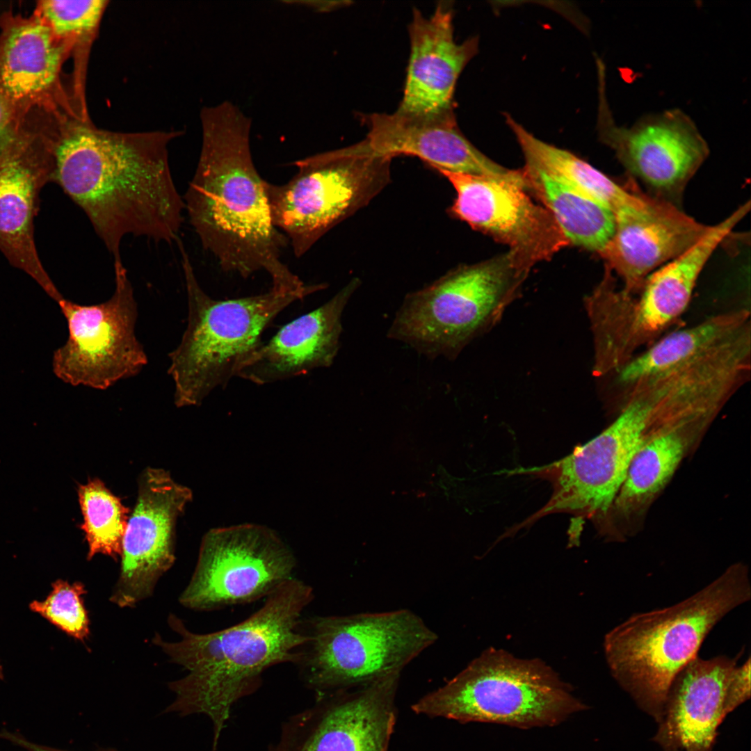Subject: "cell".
<instances>
[{
	"mask_svg": "<svg viewBox=\"0 0 751 751\" xmlns=\"http://www.w3.org/2000/svg\"><path fill=\"white\" fill-rule=\"evenodd\" d=\"M45 138L51 179L86 214L113 259L128 235L179 239L185 205L170 171L168 147L178 131L122 132L90 118L52 117Z\"/></svg>",
	"mask_w": 751,
	"mask_h": 751,
	"instance_id": "6da1fadb",
	"label": "cell"
},
{
	"mask_svg": "<svg viewBox=\"0 0 751 751\" xmlns=\"http://www.w3.org/2000/svg\"><path fill=\"white\" fill-rule=\"evenodd\" d=\"M202 147L183 199L189 222L220 268L244 278L258 271L272 289L307 290L309 284L281 259L286 244L274 226L250 150L251 120L225 101L200 111Z\"/></svg>",
	"mask_w": 751,
	"mask_h": 751,
	"instance_id": "7a4b0ae2",
	"label": "cell"
},
{
	"mask_svg": "<svg viewBox=\"0 0 751 751\" xmlns=\"http://www.w3.org/2000/svg\"><path fill=\"white\" fill-rule=\"evenodd\" d=\"M314 597L312 587L293 577L244 620L207 633L189 631L171 614L168 624L180 640L167 642L155 634L152 643L187 674L168 684L175 696L163 712L208 718L216 751L233 706L261 687L268 669L297 661L306 641L303 613Z\"/></svg>",
	"mask_w": 751,
	"mask_h": 751,
	"instance_id": "3957f363",
	"label": "cell"
},
{
	"mask_svg": "<svg viewBox=\"0 0 751 751\" xmlns=\"http://www.w3.org/2000/svg\"><path fill=\"white\" fill-rule=\"evenodd\" d=\"M750 598L748 569L737 563L675 605L633 614L604 637V652L612 676L658 722L676 676L697 656L718 622Z\"/></svg>",
	"mask_w": 751,
	"mask_h": 751,
	"instance_id": "277c9868",
	"label": "cell"
},
{
	"mask_svg": "<svg viewBox=\"0 0 751 751\" xmlns=\"http://www.w3.org/2000/svg\"><path fill=\"white\" fill-rule=\"evenodd\" d=\"M184 276L187 326L168 356V374L177 407L198 405L216 388L227 385L262 344L268 325L292 303L319 291H268L217 300L200 285L189 256L179 242Z\"/></svg>",
	"mask_w": 751,
	"mask_h": 751,
	"instance_id": "5b68a950",
	"label": "cell"
},
{
	"mask_svg": "<svg viewBox=\"0 0 751 751\" xmlns=\"http://www.w3.org/2000/svg\"><path fill=\"white\" fill-rule=\"evenodd\" d=\"M586 706L544 662L489 648L412 704L417 714L522 729L556 725Z\"/></svg>",
	"mask_w": 751,
	"mask_h": 751,
	"instance_id": "8992f818",
	"label": "cell"
},
{
	"mask_svg": "<svg viewBox=\"0 0 751 751\" xmlns=\"http://www.w3.org/2000/svg\"><path fill=\"white\" fill-rule=\"evenodd\" d=\"M306 641L295 663L316 694L354 688L401 672L437 634L412 611L398 609L302 618Z\"/></svg>",
	"mask_w": 751,
	"mask_h": 751,
	"instance_id": "52a82bcc",
	"label": "cell"
},
{
	"mask_svg": "<svg viewBox=\"0 0 751 751\" xmlns=\"http://www.w3.org/2000/svg\"><path fill=\"white\" fill-rule=\"evenodd\" d=\"M526 277L508 252L452 269L405 296L387 337L428 358L453 360L501 319Z\"/></svg>",
	"mask_w": 751,
	"mask_h": 751,
	"instance_id": "ba28073f",
	"label": "cell"
},
{
	"mask_svg": "<svg viewBox=\"0 0 751 751\" xmlns=\"http://www.w3.org/2000/svg\"><path fill=\"white\" fill-rule=\"evenodd\" d=\"M391 159L375 152L364 138L296 161V174L284 184L265 181L273 223L289 239L296 257L384 189Z\"/></svg>",
	"mask_w": 751,
	"mask_h": 751,
	"instance_id": "9c48e42d",
	"label": "cell"
},
{
	"mask_svg": "<svg viewBox=\"0 0 751 751\" xmlns=\"http://www.w3.org/2000/svg\"><path fill=\"white\" fill-rule=\"evenodd\" d=\"M704 262L688 251L661 266L635 294L617 288L606 270L585 301L594 341L592 373L616 374L643 346L655 339L686 309Z\"/></svg>",
	"mask_w": 751,
	"mask_h": 751,
	"instance_id": "30bf717a",
	"label": "cell"
},
{
	"mask_svg": "<svg viewBox=\"0 0 751 751\" xmlns=\"http://www.w3.org/2000/svg\"><path fill=\"white\" fill-rule=\"evenodd\" d=\"M627 398L622 410L609 426L567 456L544 466L510 472L548 479L554 489L547 503L517 526V530L553 513L566 512L583 519L608 510L649 431L645 403L631 392Z\"/></svg>",
	"mask_w": 751,
	"mask_h": 751,
	"instance_id": "8fae6325",
	"label": "cell"
},
{
	"mask_svg": "<svg viewBox=\"0 0 751 751\" xmlns=\"http://www.w3.org/2000/svg\"><path fill=\"white\" fill-rule=\"evenodd\" d=\"M115 291L107 300L79 305L62 296L56 302L69 336L53 357L56 376L73 386L106 389L137 375L147 363L136 335L137 303L124 265L114 266Z\"/></svg>",
	"mask_w": 751,
	"mask_h": 751,
	"instance_id": "7c38bea8",
	"label": "cell"
},
{
	"mask_svg": "<svg viewBox=\"0 0 751 751\" xmlns=\"http://www.w3.org/2000/svg\"><path fill=\"white\" fill-rule=\"evenodd\" d=\"M296 560L270 530L243 525L209 531L202 538L180 604L214 611L266 599L295 577Z\"/></svg>",
	"mask_w": 751,
	"mask_h": 751,
	"instance_id": "4fadbf2b",
	"label": "cell"
},
{
	"mask_svg": "<svg viewBox=\"0 0 751 751\" xmlns=\"http://www.w3.org/2000/svg\"><path fill=\"white\" fill-rule=\"evenodd\" d=\"M598 74L600 140L651 196L679 207L686 185L709 155L706 140L679 109L642 117L629 128L617 126L606 101L605 74Z\"/></svg>",
	"mask_w": 751,
	"mask_h": 751,
	"instance_id": "5bb4252c",
	"label": "cell"
},
{
	"mask_svg": "<svg viewBox=\"0 0 751 751\" xmlns=\"http://www.w3.org/2000/svg\"><path fill=\"white\" fill-rule=\"evenodd\" d=\"M401 672L348 690L316 694L288 718L268 751H388Z\"/></svg>",
	"mask_w": 751,
	"mask_h": 751,
	"instance_id": "9a60e30c",
	"label": "cell"
},
{
	"mask_svg": "<svg viewBox=\"0 0 751 751\" xmlns=\"http://www.w3.org/2000/svg\"><path fill=\"white\" fill-rule=\"evenodd\" d=\"M456 197L449 212L473 229L507 245L514 266L527 275L569 244L549 211L535 204L527 188L510 181L437 170Z\"/></svg>",
	"mask_w": 751,
	"mask_h": 751,
	"instance_id": "2e32d148",
	"label": "cell"
},
{
	"mask_svg": "<svg viewBox=\"0 0 751 751\" xmlns=\"http://www.w3.org/2000/svg\"><path fill=\"white\" fill-rule=\"evenodd\" d=\"M192 499L191 490L169 472L148 467L140 474L137 501L122 541L120 570L110 601L134 607L152 595L173 565L177 517Z\"/></svg>",
	"mask_w": 751,
	"mask_h": 751,
	"instance_id": "e0dca14e",
	"label": "cell"
},
{
	"mask_svg": "<svg viewBox=\"0 0 751 751\" xmlns=\"http://www.w3.org/2000/svg\"><path fill=\"white\" fill-rule=\"evenodd\" d=\"M614 216V234L599 255L628 294L636 293L652 273L693 247L710 227L646 193Z\"/></svg>",
	"mask_w": 751,
	"mask_h": 751,
	"instance_id": "ac0fdd59",
	"label": "cell"
},
{
	"mask_svg": "<svg viewBox=\"0 0 751 751\" xmlns=\"http://www.w3.org/2000/svg\"><path fill=\"white\" fill-rule=\"evenodd\" d=\"M74 49L36 15L7 16L0 34V92L19 120L42 106L49 113L79 115L61 82L64 63Z\"/></svg>",
	"mask_w": 751,
	"mask_h": 751,
	"instance_id": "d6986e66",
	"label": "cell"
},
{
	"mask_svg": "<svg viewBox=\"0 0 751 751\" xmlns=\"http://www.w3.org/2000/svg\"><path fill=\"white\" fill-rule=\"evenodd\" d=\"M408 33L410 56L396 111L419 117L455 114L457 81L476 54L478 40L455 41L453 10L446 2H439L430 17L414 8Z\"/></svg>",
	"mask_w": 751,
	"mask_h": 751,
	"instance_id": "ffe728a7",
	"label": "cell"
},
{
	"mask_svg": "<svg viewBox=\"0 0 751 751\" xmlns=\"http://www.w3.org/2000/svg\"><path fill=\"white\" fill-rule=\"evenodd\" d=\"M366 140L376 153L419 158L430 167L525 184L522 170L506 168L480 152L460 130L455 114L419 117L402 113L361 114Z\"/></svg>",
	"mask_w": 751,
	"mask_h": 751,
	"instance_id": "44dd1931",
	"label": "cell"
},
{
	"mask_svg": "<svg viewBox=\"0 0 751 751\" xmlns=\"http://www.w3.org/2000/svg\"><path fill=\"white\" fill-rule=\"evenodd\" d=\"M360 285L353 278L323 305L284 325L262 342L236 377L264 385L330 366L340 348L344 310Z\"/></svg>",
	"mask_w": 751,
	"mask_h": 751,
	"instance_id": "7402d4cb",
	"label": "cell"
},
{
	"mask_svg": "<svg viewBox=\"0 0 751 751\" xmlns=\"http://www.w3.org/2000/svg\"><path fill=\"white\" fill-rule=\"evenodd\" d=\"M739 656H697L678 673L654 737L663 751H711L726 717V689Z\"/></svg>",
	"mask_w": 751,
	"mask_h": 751,
	"instance_id": "603a6c76",
	"label": "cell"
},
{
	"mask_svg": "<svg viewBox=\"0 0 751 751\" xmlns=\"http://www.w3.org/2000/svg\"><path fill=\"white\" fill-rule=\"evenodd\" d=\"M25 133L0 155V250L56 300L60 294L36 251L33 218L39 190L50 179L47 151Z\"/></svg>",
	"mask_w": 751,
	"mask_h": 751,
	"instance_id": "cb8c5ba5",
	"label": "cell"
},
{
	"mask_svg": "<svg viewBox=\"0 0 751 751\" xmlns=\"http://www.w3.org/2000/svg\"><path fill=\"white\" fill-rule=\"evenodd\" d=\"M528 189L551 213L569 243L599 254L615 231V216L606 206L541 168L526 162Z\"/></svg>",
	"mask_w": 751,
	"mask_h": 751,
	"instance_id": "d4e9b609",
	"label": "cell"
},
{
	"mask_svg": "<svg viewBox=\"0 0 751 751\" xmlns=\"http://www.w3.org/2000/svg\"><path fill=\"white\" fill-rule=\"evenodd\" d=\"M750 323V312L743 307L721 312L691 327L672 332L656 340L645 352L634 356L616 374L617 382L628 387L713 348Z\"/></svg>",
	"mask_w": 751,
	"mask_h": 751,
	"instance_id": "484cf974",
	"label": "cell"
},
{
	"mask_svg": "<svg viewBox=\"0 0 751 751\" xmlns=\"http://www.w3.org/2000/svg\"><path fill=\"white\" fill-rule=\"evenodd\" d=\"M506 123L526 162L558 177L606 206L615 214L634 204L641 191L633 183L620 185L572 153L544 142L509 115Z\"/></svg>",
	"mask_w": 751,
	"mask_h": 751,
	"instance_id": "4316f807",
	"label": "cell"
},
{
	"mask_svg": "<svg viewBox=\"0 0 751 751\" xmlns=\"http://www.w3.org/2000/svg\"><path fill=\"white\" fill-rule=\"evenodd\" d=\"M685 432L660 430L643 443L614 501L620 512L629 513L643 506L665 485L684 455Z\"/></svg>",
	"mask_w": 751,
	"mask_h": 751,
	"instance_id": "83f0119b",
	"label": "cell"
},
{
	"mask_svg": "<svg viewBox=\"0 0 751 751\" xmlns=\"http://www.w3.org/2000/svg\"><path fill=\"white\" fill-rule=\"evenodd\" d=\"M77 494L83 517L79 528L88 545L87 559L102 554L116 560L121 555L129 509L97 478L79 484Z\"/></svg>",
	"mask_w": 751,
	"mask_h": 751,
	"instance_id": "f1b7e54d",
	"label": "cell"
},
{
	"mask_svg": "<svg viewBox=\"0 0 751 751\" xmlns=\"http://www.w3.org/2000/svg\"><path fill=\"white\" fill-rule=\"evenodd\" d=\"M108 3L107 0L42 1L35 15L57 38L70 45L77 58L88 60Z\"/></svg>",
	"mask_w": 751,
	"mask_h": 751,
	"instance_id": "f546056e",
	"label": "cell"
},
{
	"mask_svg": "<svg viewBox=\"0 0 751 751\" xmlns=\"http://www.w3.org/2000/svg\"><path fill=\"white\" fill-rule=\"evenodd\" d=\"M86 593L81 582L70 583L58 579L52 583L47 597L42 601H33L29 608L68 636L83 642L90 633V620L83 599Z\"/></svg>",
	"mask_w": 751,
	"mask_h": 751,
	"instance_id": "4dcf8cb0",
	"label": "cell"
},
{
	"mask_svg": "<svg viewBox=\"0 0 751 751\" xmlns=\"http://www.w3.org/2000/svg\"><path fill=\"white\" fill-rule=\"evenodd\" d=\"M750 697V657L736 666L730 677L724 702V712L729 714Z\"/></svg>",
	"mask_w": 751,
	"mask_h": 751,
	"instance_id": "1f68e13d",
	"label": "cell"
},
{
	"mask_svg": "<svg viewBox=\"0 0 751 751\" xmlns=\"http://www.w3.org/2000/svg\"><path fill=\"white\" fill-rule=\"evenodd\" d=\"M22 123L0 92V155L23 134Z\"/></svg>",
	"mask_w": 751,
	"mask_h": 751,
	"instance_id": "d6a6232c",
	"label": "cell"
},
{
	"mask_svg": "<svg viewBox=\"0 0 751 751\" xmlns=\"http://www.w3.org/2000/svg\"><path fill=\"white\" fill-rule=\"evenodd\" d=\"M0 738L7 741L14 745L23 748L26 751H70L31 741L18 732H10L6 729L0 731ZM95 751H118L112 748H101Z\"/></svg>",
	"mask_w": 751,
	"mask_h": 751,
	"instance_id": "836d02e7",
	"label": "cell"
},
{
	"mask_svg": "<svg viewBox=\"0 0 751 751\" xmlns=\"http://www.w3.org/2000/svg\"><path fill=\"white\" fill-rule=\"evenodd\" d=\"M288 3H300L305 6L317 12L327 13L338 10L345 6H349L351 1H288Z\"/></svg>",
	"mask_w": 751,
	"mask_h": 751,
	"instance_id": "e575fe53",
	"label": "cell"
},
{
	"mask_svg": "<svg viewBox=\"0 0 751 751\" xmlns=\"http://www.w3.org/2000/svg\"><path fill=\"white\" fill-rule=\"evenodd\" d=\"M3 679V668L0 663V680Z\"/></svg>",
	"mask_w": 751,
	"mask_h": 751,
	"instance_id": "d590c367",
	"label": "cell"
}]
</instances>
